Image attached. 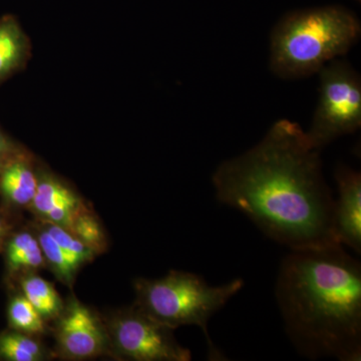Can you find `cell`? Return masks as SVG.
Listing matches in <instances>:
<instances>
[{"instance_id": "cell-14", "label": "cell", "mask_w": 361, "mask_h": 361, "mask_svg": "<svg viewBox=\"0 0 361 361\" xmlns=\"http://www.w3.org/2000/svg\"><path fill=\"white\" fill-rule=\"evenodd\" d=\"M30 226H32L33 231L35 232V235L39 239V245L42 247L45 262H47V269L51 271L54 276L61 284L73 289L78 271L80 270L82 266L78 263L75 259L71 258L59 245L58 242L52 238L51 235L44 229V226L39 220H33Z\"/></svg>"}, {"instance_id": "cell-13", "label": "cell", "mask_w": 361, "mask_h": 361, "mask_svg": "<svg viewBox=\"0 0 361 361\" xmlns=\"http://www.w3.org/2000/svg\"><path fill=\"white\" fill-rule=\"evenodd\" d=\"M21 293L32 303L45 322L51 324L65 305V299L54 283L42 278L39 272L28 273L16 280Z\"/></svg>"}, {"instance_id": "cell-19", "label": "cell", "mask_w": 361, "mask_h": 361, "mask_svg": "<svg viewBox=\"0 0 361 361\" xmlns=\"http://www.w3.org/2000/svg\"><path fill=\"white\" fill-rule=\"evenodd\" d=\"M27 149L0 128V169Z\"/></svg>"}, {"instance_id": "cell-9", "label": "cell", "mask_w": 361, "mask_h": 361, "mask_svg": "<svg viewBox=\"0 0 361 361\" xmlns=\"http://www.w3.org/2000/svg\"><path fill=\"white\" fill-rule=\"evenodd\" d=\"M334 231L337 242L361 253V175L346 166L336 171Z\"/></svg>"}, {"instance_id": "cell-16", "label": "cell", "mask_w": 361, "mask_h": 361, "mask_svg": "<svg viewBox=\"0 0 361 361\" xmlns=\"http://www.w3.org/2000/svg\"><path fill=\"white\" fill-rule=\"evenodd\" d=\"M6 316L11 329L40 338L49 334V323L45 322L20 289L13 292L9 298Z\"/></svg>"}, {"instance_id": "cell-20", "label": "cell", "mask_w": 361, "mask_h": 361, "mask_svg": "<svg viewBox=\"0 0 361 361\" xmlns=\"http://www.w3.org/2000/svg\"><path fill=\"white\" fill-rule=\"evenodd\" d=\"M11 226L7 222L6 218L0 213V247L4 244V240L11 234Z\"/></svg>"}, {"instance_id": "cell-11", "label": "cell", "mask_w": 361, "mask_h": 361, "mask_svg": "<svg viewBox=\"0 0 361 361\" xmlns=\"http://www.w3.org/2000/svg\"><path fill=\"white\" fill-rule=\"evenodd\" d=\"M32 42L13 14L0 18V85L25 71L32 59Z\"/></svg>"}, {"instance_id": "cell-7", "label": "cell", "mask_w": 361, "mask_h": 361, "mask_svg": "<svg viewBox=\"0 0 361 361\" xmlns=\"http://www.w3.org/2000/svg\"><path fill=\"white\" fill-rule=\"evenodd\" d=\"M54 357L84 361L99 357L115 360L103 314L80 301L71 292L63 310L49 324Z\"/></svg>"}, {"instance_id": "cell-15", "label": "cell", "mask_w": 361, "mask_h": 361, "mask_svg": "<svg viewBox=\"0 0 361 361\" xmlns=\"http://www.w3.org/2000/svg\"><path fill=\"white\" fill-rule=\"evenodd\" d=\"M54 357V351L44 345L40 337L11 329L0 334V360L6 361H45Z\"/></svg>"}, {"instance_id": "cell-18", "label": "cell", "mask_w": 361, "mask_h": 361, "mask_svg": "<svg viewBox=\"0 0 361 361\" xmlns=\"http://www.w3.org/2000/svg\"><path fill=\"white\" fill-rule=\"evenodd\" d=\"M39 221L44 226V229L51 235L52 238L58 242L59 245L71 258L75 259L78 263H80L82 267L92 262L94 258L97 257L96 254L90 250L89 247L85 246L80 239H78L75 235L71 234L68 230L61 227V226L52 224V223Z\"/></svg>"}, {"instance_id": "cell-12", "label": "cell", "mask_w": 361, "mask_h": 361, "mask_svg": "<svg viewBox=\"0 0 361 361\" xmlns=\"http://www.w3.org/2000/svg\"><path fill=\"white\" fill-rule=\"evenodd\" d=\"M4 261L11 279L47 269L42 247L32 226L11 232L4 240Z\"/></svg>"}, {"instance_id": "cell-17", "label": "cell", "mask_w": 361, "mask_h": 361, "mask_svg": "<svg viewBox=\"0 0 361 361\" xmlns=\"http://www.w3.org/2000/svg\"><path fill=\"white\" fill-rule=\"evenodd\" d=\"M68 231L89 247L97 256L108 251V234L99 216L92 210L90 204L75 215Z\"/></svg>"}, {"instance_id": "cell-1", "label": "cell", "mask_w": 361, "mask_h": 361, "mask_svg": "<svg viewBox=\"0 0 361 361\" xmlns=\"http://www.w3.org/2000/svg\"><path fill=\"white\" fill-rule=\"evenodd\" d=\"M212 180L220 203L290 250L339 244L320 151L298 123L278 121L253 148L223 161Z\"/></svg>"}, {"instance_id": "cell-8", "label": "cell", "mask_w": 361, "mask_h": 361, "mask_svg": "<svg viewBox=\"0 0 361 361\" xmlns=\"http://www.w3.org/2000/svg\"><path fill=\"white\" fill-rule=\"evenodd\" d=\"M37 193L27 210L35 219L61 226L68 230L73 218L87 202L68 180L52 172L39 161Z\"/></svg>"}, {"instance_id": "cell-3", "label": "cell", "mask_w": 361, "mask_h": 361, "mask_svg": "<svg viewBox=\"0 0 361 361\" xmlns=\"http://www.w3.org/2000/svg\"><path fill=\"white\" fill-rule=\"evenodd\" d=\"M360 33V20L345 7L288 13L271 35V70L282 78L308 77L348 52Z\"/></svg>"}, {"instance_id": "cell-10", "label": "cell", "mask_w": 361, "mask_h": 361, "mask_svg": "<svg viewBox=\"0 0 361 361\" xmlns=\"http://www.w3.org/2000/svg\"><path fill=\"white\" fill-rule=\"evenodd\" d=\"M39 160L30 149L0 169V197L8 208L27 210L37 193Z\"/></svg>"}, {"instance_id": "cell-6", "label": "cell", "mask_w": 361, "mask_h": 361, "mask_svg": "<svg viewBox=\"0 0 361 361\" xmlns=\"http://www.w3.org/2000/svg\"><path fill=\"white\" fill-rule=\"evenodd\" d=\"M115 360L189 361L191 351L161 324L133 304L103 314Z\"/></svg>"}, {"instance_id": "cell-5", "label": "cell", "mask_w": 361, "mask_h": 361, "mask_svg": "<svg viewBox=\"0 0 361 361\" xmlns=\"http://www.w3.org/2000/svg\"><path fill=\"white\" fill-rule=\"evenodd\" d=\"M319 99L310 130L311 146L322 151L341 135L353 134L361 125V80L346 61L336 59L318 71Z\"/></svg>"}, {"instance_id": "cell-2", "label": "cell", "mask_w": 361, "mask_h": 361, "mask_svg": "<svg viewBox=\"0 0 361 361\" xmlns=\"http://www.w3.org/2000/svg\"><path fill=\"white\" fill-rule=\"evenodd\" d=\"M275 294L300 355L361 360V265L341 244L291 250L280 265Z\"/></svg>"}, {"instance_id": "cell-4", "label": "cell", "mask_w": 361, "mask_h": 361, "mask_svg": "<svg viewBox=\"0 0 361 361\" xmlns=\"http://www.w3.org/2000/svg\"><path fill=\"white\" fill-rule=\"evenodd\" d=\"M244 286L240 278L221 286H211L200 275L171 270L158 279L137 278L134 281L135 305L157 322L177 329L200 327L205 334L211 360H223L211 341L208 322Z\"/></svg>"}]
</instances>
